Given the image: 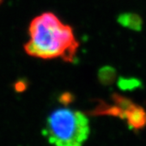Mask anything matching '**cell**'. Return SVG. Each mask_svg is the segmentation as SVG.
Wrapping results in <instances>:
<instances>
[{"label":"cell","mask_w":146,"mask_h":146,"mask_svg":"<svg viewBox=\"0 0 146 146\" xmlns=\"http://www.w3.org/2000/svg\"><path fill=\"white\" fill-rule=\"evenodd\" d=\"M115 77V72L114 68L110 67H105L102 68L99 72V78L102 83L109 84L114 81Z\"/></svg>","instance_id":"5"},{"label":"cell","mask_w":146,"mask_h":146,"mask_svg":"<svg viewBox=\"0 0 146 146\" xmlns=\"http://www.w3.org/2000/svg\"><path fill=\"white\" fill-rule=\"evenodd\" d=\"M90 133L88 117L79 110L58 108L47 117L42 135L54 146H83Z\"/></svg>","instance_id":"2"},{"label":"cell","mask_w":146,"mask_h":146,"mask_svg":"<svg viewBox=\"0 0 146 146\" xmlns=\"http://www.w3.org/2000/svg\"><path fill=\"white\" fill-rule=\"evenodd\" d=\"M120 87L123 89H129V88H135L136 86L139 85V82L135 80H124L122 79L121 81H119Z\"/></svg>","instance_id":"6"},{"label":"cell","mask_w":146,"mask_h":146,"mask_svg":"<svg viewBox=\"0 0 146 146\" xmlns=\"http://www.w3.org/2000/svg\"><path fill=\"white\" fill-rule=\"evenodd\" d=\"M3 2V0H0V4H1V3Z\"/></svg>","instance_id":"7"},{"label":"cell","mask_w":146,"mask_h":146,"mask_svg":"<svg viewBox=\"0 0 146 146\" xmlns=\"http://www.w3.org/2000/svg\"><path fill=\"white\" fill-rule=\"evenodd\" d=\"M78 46L72 29L52 12H45L31 21L25 50L37 58H59L66 62H73Z\"/></svg>","instance_id":"1"},{"label":"cell","mask_w":146,"mask_h":146,"mask_svg":"<svg viewBox=\"0 0 146 146\" xmlns=\"http://www.w3.org/2000/svg\"><path fill=\"white\" fill-rule=\"evenodd\" d=\"M119 21L122 25L130 28L134 30H140L142 25V21L140 16L131 13L121 15L119 18Z\"/></svg>","instance_id":"4"},{"label":"cell","mask_w":146,"mask_h":146,"mask_svg":"<svg viewBox=\"0 0 146 146\" xmlns=\"http://www.w3.org/2000/svg\"><path fill=\"white\" fill-rule=\"evenodd\" d=\"M128 124L133 128H141L146 123V111L137 105H131L124 115Z\"/></svg>","instance_id":"3"}]
</instances>
